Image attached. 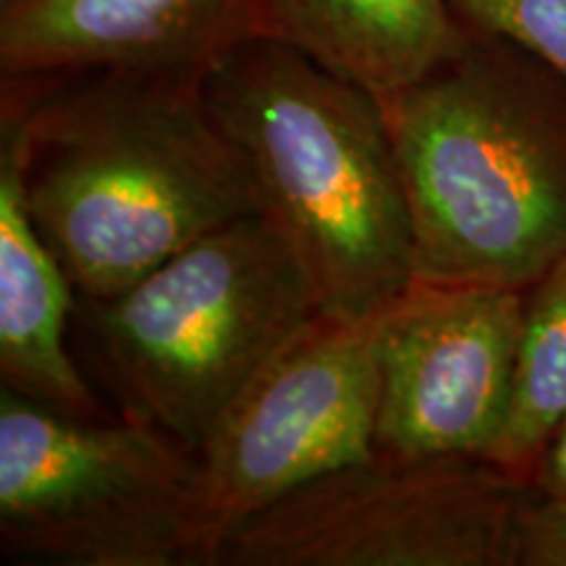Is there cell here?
Returning <instances> with one entry per match:
<instances>
[{
	"label": "cell",
	"instance_id": "cell-9",
	"mask_svg": "<svg viewBox=\"0 0 566 566\" xmlns=\"http://www.w3.org/2000/svg\"><path fill=\"white\" fill-rule=\"evenodd\" d=\"M268 34L265 0H6L3 80L142 74L205 82Z\"/></svg>",
	"mask_w": 566,
	"mask_h": 566
},
{
	"label": "cell",
	"instance_id": "cell-16",
	"mask_svg": "<svg viewBox=\"0 0 566 566\" xmlns=\"http://www.w3.org/2000/svg\"><path fill=\"white\" fill-rule=\"evenodd\" d=\"M0 3H6V0H0Z\"/></svg>",
	"mask_w": 566,
	"mask_h": 566
},
{
	"label": "cell",
	"instance_id": "cell-3",
	"mask_svg": "<svg viewBox=\"0 0 566 566\" xmlns=\"http://www.w3.org/2000/svg\"><path fill=\"white\" fill-rule=\"evenodd\" d=\"M202 92L321 313H380L412 286V212L378 97L268 34L218 63Z\"/></svg>",
	"mask_w": 566,
	"mask_h": 566
},
{
	"label": "cell",
	"instance_id": "cell-1",
	"mask_svg": "<svg viewBox=\"0 0 566 566\" xmlns=\"http://www.w3.org/2000/svg\"><path fill=\"white\" fill-rule=\"evenodd\" d=\"M3 82V139L30 221L76 300L124 292L210 231L260 212L202 82L97 74Z\"/></svg>",
	"mask_w": 566,
	"mask_h": 566
},
{
	"label": "cell",
	"instance_id": "cell-2",
	"mask_svg": "<svg viewBox=\"0 0 566 566\" xmlns=\"http://www.w3.org/2000/svg\"><path fill=\"white\" fill-rule=\"evenodd\" d=\"M415 231L417 281L530 289L566 254V80L467 32L380 103Z\"/></svg>",
	"mask_w": 566,
	"mask_h": 566
},
{
	"label": "cell",
	"instance_id": "cell-12",
	"mask_svg": "<svg viewBox=\"0 0 566 566\" xmlns=\"http://www.w3.org/2000/svg\"><path fill=\"white\" fill-rule=\"evenodd\" d=\"M566 412V254L527 289L514 399L488 462L530 485L543 446Z\"/></svg>",
	"mask_w": 566,
	"mask_h": 566
},
{
	"label": "cell",
	"instance_id": "cell-10",
	"mask_svg": "<svg viewBox=\"0 0 566 566\" xmlns=\"http://www.w3.org/2000/svg\"><path fill=\"white\" fill-rule=\"evenodd\" d=\"M76 292L30 221L19 160L0 139V378L38 405L108 417L71 357L66 331ZM118 415V412H116Z\"/></svg>",
	"mask_w": 566,
	"mask_h": 566
},
{
	"label": "cell",
	"instance_id": "cell-5",
	"mask_svg": "<svg viewBox=\"0 0 566 566\" xmlns=\"http://www.w3.org/2000/svg\"><path fill=\"white\" fill-rule=\"evenodd\" d=\"M195 454L122 415L0 391V551L55 566H200Z\"/></svg>",
	"mask_w": 566,
	"mask_h": 566
},
{
	"label": "cell",
	"instance_id": "cell-6",
	"mask_svg": "<svg viewBox=\"0 0 566 566\" xmlns=\"http://www.w3.org/2000/svg\"><path fill=\"white\" fill-rule=\"evenodd\" d=\"M388 307L365 317L317 313L223 409L195 451L200 566L216 564L226 537L252 516L375 454Z\"/></svg>",
	"mask_w": 566,
	"mask_h": 566
},
{
	"label": "cell",
	"instance_id": "cell-15",
	"mask_svg": "<svg viewBox=\"0 0 566 566\" xmlns=\"http://www.w3.org/2000/svg\"><path fill=\"white\" fill-rule=\"evenodd\" d=\"M530 488L541 495H564L566 499V412L543 446L533 478H530Z\"/></svg>",
	"mask_w": 566,
	"mask_h": 566
},
{
	"label": "cell",
	"instance_id": "cell-8",
	"mask_svg": "<svg viewBox=\"0 0 566 566\" xmlns=\"http://www.w3.org/2000/svg\"><path fill=\"white\" fill-rule=\"evenodd\" d=\"M527 289L415 281L378 336L375 454L488 459L514 399Z\"/></svg>",
	"mask_w": 566,
	"mask_h": 566
},
{
	"label": "cell",
	"instance_id": "cell-13",
	"mask_svg": "<svg viewBox=\"0 0 566 566\" xmlns=\"http://www.w3.org/2000/svg\"><path fill=\"white\" fill-rule=\"evenodd\" d=\"M467 32L512 42L566 80V0H449Z\"/></svg>",
	"mask_w": 566,
	"mask_h": 566
},
{
	"label": "cell",
	"instance_id": "cell-14",
	"mask_svg": "<svg viewBox=\"0 0 566 566\" xmlns=\"http://www.w3.org/2000/svg\"><path fill=\"white\" fill-rule=\"evenodd\" d=\"M514 566H566V499L530 488L514 533Z\"/></svg>",
	"mask_w": 566,
	"mask_h": 566
},
{
	"label": "cell",
	"instance_id": "cell-11",
	"mask_svg": "<svg viewBox=\"0 0 566 566\" xmlns=\"http://www.w3.org/2000/svg\"><path fill=\"white\" fill-rule=\"evenodd\" d=\"M268 38L378 97L412 87L464 45L449 0H265Z\"/></svg>",
	"mask_w": 566,
	"mask_h": 566
},
{
	"label": "cell",
	"instance_id": "cell-7",
	"mask_svg": "<svg viewBox=\"0 0 566 566\" xmlns=\"http://www.w3.org/2000/svg\"><path fill=\"white\" fill-rule=\"evenodd\" d=\"M527 495L488 459L373 454L252 516L212 566H514Z\"/></svg>",
	"mask_w": 566,
	"mask_h": 566
},
{
	"label": "cell",
	"instance_id": "cell-4",
	"mask_svg": "<svg viewBox=\"0 0 566 566\" xmlns=\"http://www.w3.org/2000/svg\"><path fill=\"white\" fill-rule=\"evenodd\" d=\"M317 313L302 260L263 212L210 231L124 292L74 307L116 412L189 454Z\"/></svg>",
	"mask_w": 566,
	"mask_h": 566
}]
</instances>
